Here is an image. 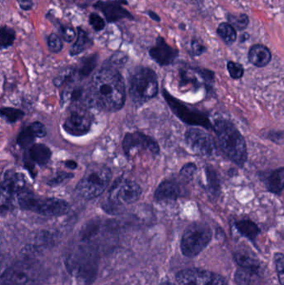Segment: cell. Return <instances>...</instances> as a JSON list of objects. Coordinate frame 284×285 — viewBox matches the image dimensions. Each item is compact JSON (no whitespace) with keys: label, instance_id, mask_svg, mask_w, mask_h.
I'll return each instance as SVG.
<instances>
[{"label":"cell","instance_id":"6da1fadb","mask_svg":"<svg viewBox=\"0 0 284 285\" xmlns=\"http://www.w3.org/2000/svg\"><path fill=\"white\" fill-rule=\"evenodd\" d=\"M87 88L90 104L110 112L119 110L125 105V81L117 68L111 64L98 71Z\"/></svg>","mask_w":284,"mask_h":285},{"label":"cell","instance_id":"7a4b0ae2","mask_svg":"<svg viewBox=\"0 0 284 285\" xmlns=\"http://www.w3.org/2000/svg\"><path fill=\"white\" fill-rule=\"evenodd\" d=\"M221 150L232 163L242 167L248 159L246 141L232 122L219 119L214 125Z\"/></svg>","mask_w":284,"mask_h":285},{"label":"cell","instance_id":"3957f363","mask_svg":"<svg viewBox=\"0 0 284 285\" xmlns=\"http://www.w3.org/2000/svg\"><path fill=\"white\" fill-rule=\"evenodd\" d=\"M112 179L110 169L103 165H92L76 187L77 195L85 199H93L101 195Z\"/></svg>","mask_w":284,"mask_h":285},{"label":"cell","instance_id":"277c9868","mask_svg":"<svg viewBox=\"0 0 284 285\" xmlns=\"http://www.w3.org/2000/svg\"><path fill=\"white\" fill-rule=\"evenodd\" d=\"M158 92L157 74L151 68H137L129 78V95L138 105L145 104Z\"/></svg>","mask_w":284,"mask_h":285},{"label":"cell","instance_id":"5b68a950","mask_svg":"<svg viewBox=\"0 0 284 285\" xmlns=\"http://www.w3.org/2000/svg\"><path fill=\"white\" fill-rule=\"evenodd\" d=\"M21 209L37 213L45 216H61L68 213L70 206L68 202L56 198H39L26 189L18 198Z\"/></svg>","mask_w":284,"mask_h":285},{"label":"cell","instance_id":"8992f818","mask_svg":"<svg viewBox=\"0 0 284 285\" xmlns=\"http://www.w3.org/2000/svg\"><path fill=\"white\" fill-rule=\"evenodd\" d=\"M211 238L212 231L209 225L194 223L184 231L181 240V250L187 257H194L205 250Z\"/></svg>","mask_w":284,"mask_h":285},{"label":"cell","instance_id":"52a82bcc","mask_svg":"<svg viewBox=\"0 0 284 285\" xmlns=\"http://www.w3.org/2000/svg\"><path fill=\"white\" fill-rule=\"evenodd\" d=\"M26 190V181L24 175L14 170L5 172L1 184V210L2 214L12 210L14 198Z\"/></svg>","mask_w":284,"mask_h":285},{"label":"cell","instance_id":"ba28073f","mask_svg":"<svg viewBox=\"0 0 284 285\" xmlns=\"http://www.w3.org/2000/svg\"><path fill=\"white\" fill-rule=\"evenodd\" d=\"M163 95L167 101L169 106L171 108L173 113L183 122L193 126H199L206 130H214V125L205 113L199 111L193 110L186 106L182 102L172 96L166 90L163 91Z\"/></svg>","mask_w":284,"mask_h":285},{"label":"cell","instance_id":"9c48e42d","mask_svg":"<svg viewBox=\"0 0 284 285\" xmlns=\"http://www.w3.org/2000/svg\"><path fill=\"white\" fill-rule=\"evenodd\" d=\"M93 116L83 104H73L68 110L64 127L66 132L73 136H83L90 131Z\"/></svg>","mask_w":284,"mask_h":285},{"label":"cell","instance_id":"30bf717a","mask_svg":"<svg viewBox=\"0 0 284 285\" xmlns=\"http://www.w3.org/2000/svg\"><path fill=\"white\" fill-rule=\"evenodd\" d=\"M67 264L68 269L78 278L85 280L94 278L96 261L91 251L82 249L76 250L68 256Z\"/></svg>","mask_w":284,"mask_h":285},{"label":"cell","instance_id":"8fae6325","mask_svg":"<svg viewBox=\"0 0 284 285\" xmlns=\"http://www.w3.org/2000/svg\"><path fill=\"white\" fill-rule=\"evenodd\" d=\"M176 278L179 285H227L222 276L204 269H184Z\"/></svg>","mask_w":284,"mask_h":285},{"label":"cell","instance_id":"7c38bea8","mask_svg":"<svg viewBox=\"0 0 284 285\" xmlns=\"http://www.w3.org/2000/svg\"><path fill=\"white\" fill-rule=\"evenodd\" d=\"M141 194V187L126 179H117L109 192V197L113 203L127 205L136 202Z\"/></svg>","mask_w":284,"mask_h":285},{"label":"cell","instance_id":"4fadbf2b","mask_svg":"<svg viewBox=\"0 0 284 285\" xmlns=\"http://www.w3.org/2000/svg\"><path fill=\"white\" fill-rule=\"evenodd\" d=\"M186 144L191 150L201 156H210L216 149L213 137L205 130L190 129L185 134Z\"/></svg>","mask_w":284,"mask_h":285},{"label":"cell","instance_id":"5bb4252c","mask_svg":"<svg viewBox=\"0 0 284 285\" xmlns=\"http://www.w3.org/2000/svg\"><path fill=\"white\" fill-rule=\"evenodd\" d=\"M123 149L128 157L138 151H149L153 154L159 153V146L154 139L143 133H129L123 141Z\"/></svg>","mask_w":284,"mask_h":285},{"label":"cell","instance_id":"9a60e30c","mask_svg":"<svg viewBox=\"0 0 284 285\" xmlns=\"http://www.w3.org/2000/svg\"><path fill=\"white\" fill-rule=\"evenodd\" d=\"M34 272L28 265L8 269L2 275V285H31L35 280Z\"/></svg>","mask_w":284,"mask_h":285},{"label":"cell","instance_id":"2e32d148","mask_svg":"<svg viewBox=\"0 0 284 285\" xmlns=\"http://www.w3.org/2000/svg\"><path fill=\"white\" fill-rule=\"evenodd\" d=\"M122 4H128L125 0H117V1H107L102 2L99 1L94 5V8L100 10L105 16L108 23L118 21L123 19H134L128 10L124 9Z\"/></svg>","mask_w":284,"mask_h":285},{"label":"cell","instance_id":"e0dca14e","mask_svg":"<svg viewBox=\"0 0 284 285\" xmlns=\"http://www.w3.org/2000/svg\"><path fill=\"white\" fill-rule=\"evenodd\" d=\"M149 55L160 66H167L175 61L179 51L168 45L162 37H158L155 46L149 50Z\"/></svg>","mask_w":284,"mask_h":285},{"label":"cell","instance_id":"ac0fdd59","mask_svg":"<svg viewBox=\"0 0 284 285\" xmlns=\"http://www.w3.org/2000/svg\"><path fill=\"white\" fill-rule=\"evenodd\" d=\"M186 194L183 184L176 179L163 181L155 191L154 198L157 201L175 200Z\"/></svg>","mask_w":284,"mask_h":285},{"label":"cell","instance_id":"d6986e66","mask_svg":"<svg viewBox=\"0 0 284 285\" xmlns=\"http://www.w3.org/2000/svg\"><path fill=\"white\" fill-rule=\"evenodd\" d=\"M272 59L270 50L262 45H254L249 50V60L258 68H263L270 63Z\"/></svg>","mask_w":284,"mask_h":285},{"label":"cell","instance_id":"ffe728a7","mask_svg":"<svg viewBox=\"0 0 284 285\" xmlns=\"http://www.w3.org/2000/svg\"><path fill=\"white\" fill-rule=\"evenodd\" d=\"M51 150L45 144H33L28 152V161L38 165H45L51 158Z\"/></svg>","mask_w":284,"mask_h":285},{"label":"cell","instance_id":"44dd1931","mask_svg":"<svg viewBox=\"0 0 284 285\" xmlns=\"http://www.w3.org/2000/svg\"><path fill=\"white\" fill-rule=\"evenodd\" d=\"M268 191L279 194L284 189V167L279 168L271 173L267 182Z\"/></svg>","mask_w":284,"mask_h":285},{"label":"cell","instance_id":"7402d4cb","mask_svg":"<svg viewBox=\"0 0 284 285\" xmlns=\"http://www.w3.org/2000/svg\"><path fill=\"white\" fill-rule=\"evenodd\" d=\"M93 43L90 35L83 28H77V40L71 47L70 55L72 56L79 55L92 46Z\"/></svg>","mask_w":284,"mask_h":285},{"label":"cell","instance_id":"603a6c76","mask_svg":"<svg viewBox=\"0 0 284 285\" xmlns=\"http://www.w3.org/2000/svg\"><path fill=\"white\" fill-rule=\"evenodd\" d=\"M235 260L237 264L244 269H253L258 270L259 269V263L258 259L252 255L251 253L242 250L235 254Z\"/></svg>","mask_w":284,"mask_h":285},{"label":"cell","instance_id":"cb8c5ba5","mask_svg":"<svg viewBox=\"0 0 284 285\" xmlns=\"http://www.w3.org/2000/svg\"><path fill=\"white\" fill-rule=\"evenodd\" d=\"M98 63V55H92L85 57L80 62L79 66L75 69V75L79 78H84L90 75Z\"/></svg>","mask_w":284,"mask_h":285},{"label":"cell","instance_id":"d4e9b609","mask_svg":"<svg viewBox=\"0 0 284 285\" xmlns=\"http://www.w3.org/2000/svg\"><path fill=\"white\" fill-rule=\"evenodd\" d=\"M235 225H236L237 231L242 235L251 240L255 239L257 236L258 235V233H260V229L258 228V225L251 220H247V219L240 220V221H237Z\"/></svg>","mask_w":284,"mask_h":285},{"label":"cell","instance_id":"484cf974","mask_svg":"<svg viewBox=\"0 0 284 285\" xmlns=\"http://www.w3.org/2000/svg\"><path fill=\"white\" fill-rule=\"evenodd\" d=\"M258 270L253 269H238L235 279L238 285H255L258 279Z\"/></svg>","mask_w":284,"mask_h":285},{"label":"cell","instance_id":"4316f807","mask_svg":"<svg viewBox=\"0 0 284 285\" xmlns=\"http://www.w3.org/2000/svg\"><path fill=\"white\" fill-rule=\"evenodd\" d=\"M218 33L226 44L231 45L237 38L236 29L229 23H222L218 28Z\"/></svg>","mask_w":284,"mask_h":285},{"label":"cell","instance_id":"83f0119b","mask_svg":"<svg viewBox=\"0 0 284 285\" xmlns=\"http://www.w3.org/2000/svg\"><path fill=\"white\" fill-rule=\"evenodd\" d=\"M205 172H206L207 182L209 190L213 194L216 195L220 190V182H219L218 173L211 166L207 167Z\"/></svg>","mask_w":284,"mask_h":285},{"label":"cell","instance_id":"f1b7e54d","mask_svg":"<svg viewBox=\"0 0 284 285\" xmlns=\"http://www.w3.org/2000/svg\"><path fill=\"white\" fill-rule=\"evenodd\" d=\"M37 136L33 130L31 129L30 126L28 125V127L24 128V130L20 132L17 139V142L20 146L23 148H27L28 146H32V144L35 140Z\"/></svg>","mask_w":284,"mask_h":285},{"label":"cell","instance_id":"f546056e","mask_svg":"<svg viewBox=\"0 0 284 285\" xmlns=\"http://www.w3.org/2000/svg\"><path fill=\"white\" fill-rule=\"evenodd\" d=\"M15 39V32L13 28L3 26L0 32V45L1 49H7L12 46Z\"/></svg>","mask_w":284,"mask_h":285},{"label":"cell","instance_id":"4dcf8cb0","mask_svg":"<svg viewBox=\"0 0 284 285\" xmlns=\"http://www.w3.org/2000/svg\"><path fill=\"white\" fill-rule=\"evenodd\" d=\"M228 19L229 24L237 30H244L249 24V17L245 14H229Z\"/></svg>","mask_w":284,"mask_h":285},{"label":"cell","instance_id":"1f68e13d","mask_svg":"<svg viewBox=\"0 0 284 285\" xmlns=\"http://www.w3.org/2000/svg\"><path fill=\"white\" fill-rule=\"evenodd\" d=\"M24 113L20 109L14 108H2L1 116L5 120L10 123H15L24 117Z\"/></svg>","mask_w":284,"mask_h":285},{"label":"cell","instance_id":"d6a6232c","mask_svg":"<svg viewBox=\"0 0 284 285\" xmlns=\"http://www.w3.org/2000/svg\"><path fill=\"white\" fill-rule=\"evenodd\" d=\"M227 67H228V73L230 74L231 78L233 79H238L244 76L245 68L238 63L229 61Z\"/></svg>","mask_w":284,"mask_h":285},{"label":"cell","instance_id":"836d02e7","mask_svg":"<svg viewBox=\"0 0 284 285\" xmlns=\"http://www.w3.org/2000/svg\"><path fill=\"white\" fill-rule=\"evenodd\" d=\"M275 266L281 285H284V255L276 254L274 256Z\"/></svg>","mask_w":284,"mask_h":285},{"label":"cell","instance_id":"e575fe53","mask_svg":"<svg viewBox=\"0 0 284 285\" xmlns=\"http://www.w3.org/2000/svg\"><path fill=\"white\" fill-rule=\"evenodd\" d=\"M48 46L52 52L59 53L63 50V42L57 34L51 33L48 38Z\"/></svg>","mask_w":284,"mask_h":285},{"label":"cell","instance_id":"d590c367","mask_svg":"<svg viewBox=\"0 0 284 285\" xmlns=\"http://www.w3.org/2000/svg\"><path fill=\"white\" fill-rule=\"evenodd\" d=\"M197 171V166L193 163L186 164L180 170V176L182 179L187 181H190Z\"/></svg>","mask_w":284,"mask_h":285},{"label":"cell","instance_id":"8d00e7d4","mask_svg":"<svg viewBox=\"0 0 284 285\" xmlns=\"http://www.w3.org/2000/svg\"><path fill=\"white\" fill-rule=\"evenodd\" d=\"M90 23L94 30L101 31L105 27V22L101 17L96 14H92L90 17Z\"/></svg>","mask_w":284,"mask_h":285},{"label":"cell","instance_id":"74e56055","mask_svg":"<svg viewBox=\"0 0 284 285\" xmlns=\"http://www.w3.org/2000/svg\"><path fill=\"white\" fill-rule=\"evenodd\" d=\"M128 56L122 52H116L112 55L110 59V64L113 66H122L127 62Z\"/></svg>","mask_w":284,"mask_h":285},{"label":"cell","instance_id":"f35d334b","mask_svg":"<svg viewBox=\"0 0 284 285\" xmlns=\"http://www.w3.org/2000/svg\"><path fill=\"white\" fill-rule=\"evenodd\" d=\"M60 29H61L62 37L67 42H72L75 38L76 33L73 28L69 26H61Z\"/></svg>","mask_w":284,"mask_h":285},{"label":"cell","instance_id":"ab89813d","mask_svg":"<svg viewBox=\"0 0 284 285\" xmlns=\"http://www.w3.org/2000/svg\"><path fill=\"white\" fill-rule=\"evenodd\" d=\"M73 174L60 173L59 175H57L56 177H54V179H52L51 180H50L48 184H50L51 186H56V185H59V184H61V183L65 181L67 179H71V178H73Z\"/></svg>","mask_w":284,"mask_h":285},{"label":"cell","instance_id":"60d3db41","mask_svg":"<svg viewBox=\"0 0 284 285\" xmlns=\"http://www.w3.org/2000/svg\"><path fill=\"white\" fill-rule=\"evenodd\" d=\"M29 126L33 130L37 138H44L47 134L46 128H45V125H43L42 123H33V124L29 125Z\"/></svg>","mask_w":284,"mask_h":285},{"label":"cell","instance_id":"b9f144b4","mask_svg":"<svg viewBox=\"0 0 284 285\" xmlns=\"http://www.w3.org/2000/svg\"><path fill=\"white\" fill-rule=\"evenodd\" d=\"M205 48L204 45H201L198 41L193 40L191 43V54L193 55H202L205 52Z\"/></svg>","mask_w":284,"mask_h":285},{"label":"cell","instance_id":"7bdbcfd3","mask_svg":"<svg viewBox=\"0 0 284 285\" xmlns=\"http://www.w3.org/2000/svg\"><path fill=\"white\" fill-rule=\"evenodd\" d=\"M269 139L272 141L280 144L284 142V133L283 132H271L269 133Z\"/></svg>","mask_w":284,"mask_h":285},{"label":"cell","instance_id":"ee69618b","mask_svg":"<svg viewBox=\"0 0 284 285\" xmlns=\"http://www.w3.org/2000/svg\"><path fill=\"white\" fill-rule=\"evenodd\" d=\"M19 5L24 10H29L33 7V1L32 0H19Z\"/></svg>","mask_w":284,"mask_h":285},{"label":"cell","instance_id":"f6af8a7d","mask_svg":"<svg viewBox=\"0 0 284 285\" xmlns=\"http://www.w3.org/2000/svg\"><path fill=\"white\" fill-rule=\"evenodd\" d=\"M64 165L66 167L70 169V170H75L76 168L77 167V165L76 162L73 160H67L64 162Z\"/></svg>","mask_w":284,"mask_h":285},{"label":"cell","instance_id":"bcb514c9","mask_svg":"<svg viewBox=\"0 0 284 285\" xmlns=\"http://www.w3.org/2000/svg\"><path fill=\"white\" fill-rule=\"evenodd\" d=\"M148 15L150 17L151 19H153L155 21L159 22L160 21V18L158 17L156 13L152 12V11H149L148 12Z\"/></svg>","mask_w":284,"mask_h":285},{"label":"cell","instance_id":"7dc6e473","mask_svg":"<svg viewBox=\"0 0 284 285\" xmlns=\"http://www.w3.org/2000/svg\"><path fill=\"white\" fill-rule=\"evenodd\" d=\"M161 285H173V284H171V283H163V284Z\"/></svg>","mask_w":284,"mask_h":285}]
</instances>
